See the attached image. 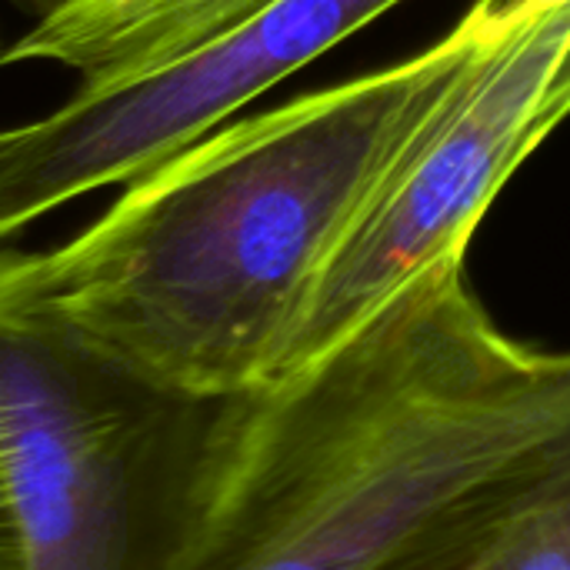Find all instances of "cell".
Listing matches in <instances>:
<instances>
[{
	"label": "cell",
	"instance_id": "obj_1",
	"mask_svg": "<svg viewBox=\"0 0 570 570\" xmlns=\"http://www.w3.org/2000/svg\"><path fill=\"white\" fill-rule=\"evenodd\" d=\"M570 481V351L444 261L324 357L214 401L147 570H397Z\"/></svg>",
	"mask_w": 570,
	"mask_h": 570
},
{
	"label": "cell",
	"instance_id": "obj_2",
	"mask_svg": "<svg viewBox=\"0 0 570 570\" xmlns=\"http://www.w3.org/2000/svg\"><path fill=\"white\" fill-rule=\"evenodd\" d=\"M531 10L478 0L404 63L210 130L67 244L3 250L0 307L184 401L261 387L371 197Z\"/></svg>",
	"mask_w": 570,
	"mask_h": 570
},
{
	"label": "cell",
	"instance_id": "obj_3",
	"mask_svg": "<svg viewBox=\"0 0 570 570\" xmlns=\"http://www.w3.org/2000/svg\"><path fill=\"white\" fill-rule=\"evenodd\" d=\"M210 404L0 307V498L17 570H147Z\"/></svg>",
	"mask_w": 570,
	"mask_h": 570
},
{
	"label": "cell",
	"instance_id": "obj_4",
	"mask_svg": "<svg viewBox=\"0 0 570 570\" xmlns=\"http://www.w3.org/2000/svg\"><path fill=\"white\" fill-rule=\"evenodd\" d=\"M568 47L570 0L521 17L337 244L271 381L324 357L431 267L464 261L488 204L544 140L541 107Z\"/></svg>",
	"mask_w": 570,
	"mask_h": 570
},
{
	"label": "cell",
	"instance_id": "obj_5",
	"mask_svg": "<svg viewBox=\"0 0 570 570\" xmlns=\"http://www.w3.org/2000/svg\"><path fill=\"white\" fill-rule=\"evenodd\" d=\"M401 0H271L177 57L0 130V240L164 164Z\"/></svg>",
	"mask_w": 570,
	"mask_h": 570
},
{
	"label": "cell",
	"instance_id": "obj_6",
	"mask_svg": "<svg viewBox=\"0 0 570 570\" xmlns=\"http://www.w3.org/2000/svg\"><path fill=\"white\" fill-rule=\"evenodd\" d=\"M271 0H67L0 53V67L57 63L80 90L130 80Z\"/></svg>",
	"mask_w": 570,
	"mask_h": 570
},
{
	"label": "cell",
	"instance_id": "obj_7",
	"mask_svg": "<svg viewBox=\"0 0 570 570\" xmlns=\"http://www.w3.org/2000/svg\"><path fill=\"white\" fill-rule=\"evenodd\" d=\"M478 570H570V481L524 511Z\"/></svg>",
	"mask_w": 570,
	"mask_h": 570
},
{
	"label": "cell",
	"instance_id": "obj_8",
	"mask_svg": "<svg viewBox=\"0 0 570 570\" xmlns=\"http://www.w3.org/2000/svg\"><path fill=\"white\" fill-rule=\"evenodd\" d=\"M504 531L488 534V538H474V541H461V544H451V548H441V551L424 554V558H417V561H411V564H404V568L397 570H478L481 561H484V554L491 551V544Z\"/></svg>",
	"mask_w": 570,
	"mask_h": 570
},
{
	"label": "cell",
	"instance_id": "obj_9",
	"mask_svg": "<svg viewBox=\"0 0 570 570\" xmlns=\"http://www.w3.org/2000/svg\"><path fill=\"white\" fill-rule=\"evenodd\" d=\"M570 114V47L548 87V97H544V107H541V134L548 137L564 117Z\"/></svg>",
	"mask_w": 570,
	"mask_h": 570
},
{
	"label": "cell",
	"instance_id": "obj_10",
	"mask_svg": "<svg viewBox=\"0 0 570 570\" xmlns=\"http://www.w3.org/2000/svg\"><path fill=\"white\" fill-rule=\"evenodd\" d=\"M0 570H17V551H13V534H10L3 498H0Z\"/></svg>",
	"mask_w": 570,
	"mask_h": 570
},
{
	"label": "cell",
	"instance_id": "obj_11",
	"mask_svg": "<svg viewBox=\"0 0 570 570\" xmlns=\"http://www.w3.org/2000/svg\"><path fill=\"white\" fill-rule=\"evenodd\" d=\"M7 3L17 7V10H23V13H30L33 20H40V17H47V13L60 10L67 0H7Z\"/></svg>",
	"mask_w": 570,
	"mask_h": 570
},
{
	"label": "cell",
	"instance_id": "obj_12",
	"mask_svg": "<svg viewBox=\"0 0 570 570\" xmlns=\"http://www.w3.org/2000/svg\"><path fill=\"white\" fill-rule=\"evenodd\" d=\"M511 7H551V3H561V0H504Z\"/></svg>",
	"mask_w": 570,
	"mask_h": 570
},
{
	"label": "cell",
	"instance_id": "obj_13",
	"mask_svg": "<svg viewBox=\"0 0 570 570\" xmlns=\"http://www.w3.org/2000/svg\"><path fill=\"white\" fill-rule=\"evenodd\" d=\"M0 53H3V43H0Z\"/></svg>",
	"mask_w": 570,
	"mask_h": 570
}]
</instances>
